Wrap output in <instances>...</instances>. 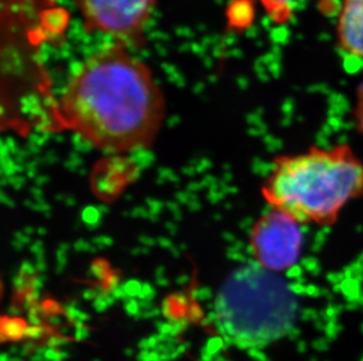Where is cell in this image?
Segmentation results:
<instances>
[{"mask_svg": "<svg viewBox=\"0 0 363 361\" xmlns=\"http://www.w3.org/2000/svg\"><path fill=\"white\" fill-rule=\"evenodd\" d=\"M112 42L71 75L59 101L62 122L82 140L111 153L151 146L164 118V98L151 71Z\"/></svg>", "mask_w": 363, "mask_h": 361, "instance_id": "6da1fadb", "label": "cell"}, {"mask_svg": "<svg viewBox=\"0 0 363 361\" xmlns=\"http://www.w3.org/2000/svg\"><path fill=\"white\" fill-rule=\"evenodd\" d=\"M261 194L303 227H332L363 196V160L345 144L284 154L273 162Z\"/></svg>", "mask_w": 363, "mask_h": 361, "instance_id": "7a4b0ae2", "label": "cell"}, {"mask_svg": "<svg viewBox=\"0 0 363 361\" xmlns=\"http://www.w3.org/2000/svg\"><path fill=\"white\" fill-rule=\"evenodd\" d=\"M298 314V298L289 285L257 263L235 270L216 299V324L242 348H266L286 337Z\"/></svg>", "mask_w": 363, "mask_h": 361, "instance_id": "3957f363", "label": "cell"}, {"mask_svg": "<svg viewBox=\"0 0 363 361\" xmlns=\"http://www.w3.org/2000/svg\"><path fill=\"white\" fill-rule=\"evenodd\" d=\"M305 244L303 225L284 212L271 208L252 228L250 251L257 265L281 273L301 258Z\"/></svg>", "mask_w": 363, "mask_h": 361, "instance_id": "277c9868", "label": "cell"}, {"mask_svg": "<svg viewBox=\"0 0 363 361\" xmlns=\"http://www.w3.org/2000/svg\"><path fill=\"white\" fill-rule=\"evenodd\" d=\"M89 31L96 32L125 46L144 42L145 31L155 0H74Z\"/></svg>", "mask_w": 363, "mask_h": 361, "instance_id": "5b68a950", "label": "cell"}, {"mask_svg": "<svg viewBox=\"0 0 363 361\" xmlns=\"http://www.w3.org/2000/svg\"><path fill=\"white\" fill-rule=\"evenodd\" d=\"M337 39L343 52L363 60V0H342Z\"/></svg>", "mask_w": 363, "mask_h": 361, "instance_id": "8992f818", "label": "cell"}, {"mask_svg": "<svg viewBox=\"0 0 363 361\" xmlns=\"http://www.w3.org/2000/svg\"><path fill=\"white\" fill-rule=\"evenodd\" d=\"M268 17L277 24H284L291 21L293 4L296 0H260Z\"/></svg>", "mask_w": 363, "mask_h": 361, "instance_id": "52a82bcc", "label": "cell"}, {"mask_svg": "<svg viewBox=\"0 0 363 361\" xmlns=\"http://www.w3.org/2000/svg\"><path fill=\"white\" fill-rule=\"evenodd\" d=\"M352 119L357 133L363 135V81L357 86V92H355Z\"/></svg>", "mask_w": 363, "mask_h": 361, "instance_id": "ba28073f", "label": "cell"}]
</instances>
